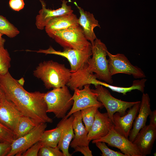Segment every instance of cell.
<instances>
[{"label": "cell", "instance_id": "obj_1", "mask_svg": "<svg viewBox=\"0 0 156 156\" xmlns=\"http://www.w3.org/2000/svg\"><path fill=\"white\" fill-rule=\"evenodd\" d=\"M0 87L6 98L12 103L23 115L39 123L53 122L52 119L47 114L44 93L27 91L18 83L9 71L4 75H0Z\"/></svg>", "mask_w": 156, "mask_h": 156}, {"label": "cell", "instance_id": "obj_2", "mask_svg": "<svg viewBox=\"0 0 156 156\" xmlns=\"http://www.w3.org/2000/svg\"><path fill=\"white\" fill-rule=\"evenodd\" d=\"M71 73L64 64L50 60L40 63L33 71L34 75L41 79L48 89L66 85Z\"/></svg>", "mask_w": 156, "mask_h": 156}, {"label": "cell", "instance_id": "obj_3", "mask_svg": "<svg viewBox=\"0 0 156 156\" xmlns=\"http://www.w3.org/2000/svg\"><path fill=\"white\" fill-rule=\"evenodd\" d=\"M92 57L87 63V68L90 73H95L97 79L108 84L113 82L107 58L108 51L105 44L97 38L91 45Z\"/></svg>", "mask_w": 156, "mask_h": 156}, {"label": "cell", "instance_id": "obj_4", "mask_svg": "<svg viewBox=\"0 0 156 156\" xmlns=\"http://www.w3.org/2000/svg\"><path fill=\"white\" fill-rule=\"evenodd\" d=\"M72 96L66 85L44 93L47 113H53L57 118H65L73 105Z\"/></svg>", "mask_w": 156, "mask_h": 156}, {"label": "cell", "instance_id": "obj_5", "mask_svg": "<svg viewBox=\"0 0 156 156\" xmlns=\"http://www.w3.org/2000/svg\"><path fill=\"white\" fill-rule=\"evenodd\" d=\"M53 39L64 49L81 50L92 45L79 25L56 31Z\"/></svg>", "mask_w": 156, "mask_h": 156}, {"label": "cell", "instance_id": "obj_6", "mask_svg": "<svg viewBox=\"0 0 156 156\" xmlns=\"http://www.w3.org/2000/svg\"><path fill=\"white\" fill-rule=\"evenodd\" d=\"M91 45L81 50L65 49L62 51H57L50 46L47 49L31 51L46 55L53 54L66 58L69 62L70 70L72 73L77 71L85 64L87 63L92 55Z\"/></svg>", "mask_w": 156, "mask_h": 156}, {"label": "cell", "instance_id": "obj_7", "mask_svg": "<svg viewBox=\"0 0 156 156\" xmlns=\"http://www.w3.org/2000/svg\"><path fill=\"white\" fill-rule=\"evenodd\" d=\"M92 91L97 95V100L106 108L109 116L113 122L114 114L118 113L121 116L126 113L127 109L130 108L138 101L127 102L117 99L111 94L109 91L102 86L98 85Z\"/></svg>", "mask_w": 156, "mask_h": 156}, {"label": "cell", "instance_id": "obj_8", "mask_svg": "<svg viewBox=\"0 0 156 156\" xmlns=\"http://www.w3.org/2000/svg\"><path fill=\"white\" fill-rule=\"evenodd\" d=\"M108 68L110 75L112 76L118 73L132 75L135 79L146 77L144 72L140 68L132 65L123 54L117 53L114 55L107 51Z\"/></svg>", "mask_w": 156, "mask_h": 156}, {"label": "cell", "instance_id": "obj_9", "mask_svg": "<svg viewBox=\"0 0 156 156\" xmlns=\"http://www.w3.org/2000/svg\"><path fill=\"white\" fill-rule=\"evenodd\" d=\"M102 142L119 149L127 156H142L133 142L113 128L105 136L92 140V143Z\"/></svg>", "mask_w": 156, "mask_h": 156}, {"label": "cell", "instance_id": "obj_10", "mask_svg": "<svg viewBox=\"0 0 156 156\" xmlns=\"http://www.w3.org/2000/svg\"><path fill=\"white\" fill-rule=\"evenodd\" d=\"M47 127L46 123L41 122L28 133L16 138L11 144V148L7 156H21L29 148L39 141Z\"/></svg>", "mask_w": 156, "mask_h": 156}, {"label": "cell", "instance_id": "obj_11", "mask_svg": "<svg viewBox=\"0 0 156 156\" xmlns=\"http://www.w3.org/2000/svg\"><path fill=\"white\" fill-rule=\"evenodd\" d=\"M90 84L85 85L81 89H75L72 96L73 105L69 112L64 118H67L74 112L93 106L102 107V103L97 100L96 94L90 88Z\"/></svg>", "mask_w": 156, "mask_h": 156}, {"label": "cell", "instance_id": "obj_12", "mask_svg": "<svg viewBox=\"0 0 156 156\" xmlns=\"http://www.w3.org/2000/svg\"><path fill=\"white\" fill-rule=\"evenodd\" d=\"M140 103V101H138L123 116H121L118 112L113 115L114 128L127 138H128L134 120L138 114Z\"/></svg>", "mask_w": 156, "mask_h": 156}, {"label": "cell", "instance_id": "obj_13", "mask_svg": "<svg viewBox=\"0 0 156 156\" xmlns=\"http://www.w3.org/2000/svg\"><path fill=\"white\" fill-rule=\"evenodd\" d=\"M114 127L113 122L107 112L101 113L98 109L91 129L88 132V140L90 142L107 135Z\"/></svg>", "mask_w": 156, "mask_h": 156}, {"label": "cell", "instance_id": "obj_14", "mask_svg": "<svg viewBox=\"0 0 156 156\" xmlns=\"http://www.w3.org/2000/svg\"><path fill=\"white\" fill-rule=\"evenodd\" d=\"M156 138V128L148 125L142 128L133 142L142 156L151 154Z\"/></svg>", "mask_w": 156, "mask_h": 156}, {"label": "cell", "instance_id": "obj_15", "mask_svg": "<svg viewBox=\"0 0 156 156\" xmlns=\"http://www.w3.org/2000/svg\"><path fill=\"white\" fill-rule=\"evenodd\" d=\"M40 1L42 8L39 11V14L36 18V25L39 29L42 30L44 29L48 23L54 18L73 12L71 7L67 5V2L65 0H62L61 7L56 10L47 9L45 2L42 0Z\"/></svg>", "mask_w": 156, "mask_h": 156}, {"label": "cell", "instance_id": "obj_16", "mask_svg": "<svg viewBox=\"0 0 156 156\" xmlns=\"http://www.w3.org/2000/svg\"><path fill=\"white\" fill-rule=\"evenodd\" d=\"M23 115L14 104L6 98L0 105V122L15 134L19 120Z\"/></svg>", "mask_w": 156, "mask_h": 156}, {"label": "cell", "instance_id": "obj_17", "mask_svg": "<svg viewBox=\"0 0 156 156\" xmlns=\"http://www.w3.org/2000/svg\"><path fill=\"white\" fill-rule=\"evenodd\" d=\"M74 118L72 114L67 118H62L57 125L60 133V139L57 146L64 156H72L69 152V148L74 137L72 125Z\"/></svg>", "mask_w": 156, "mask_h": 156}, {"label": "cell", "instance_id": "obj_18", "mask_svg": "<svg viewBox=\"0 0 156 156\" xmlns=\"http://www.w3.org/2000/svg\"><path fill=\"white\" fill-rule=\"evenodd\" d=\"M151 110L150 99L148 94L143 93L140 101L138 114L137 115L133 123V127L130 131L129 140L133 142L140 130L146 125L148 116Z\"/></svg>", "mask_w": 156, "mask_h": 156}, {"label": "cell", "instance_id": "obj_19", "mask_svg": "<svg viewBox=\"0 0 156 156\" xmlns=\"http://www.w3.org/2000/svg\"><path fill=\"white\" fill-rule=\"evenodd\" d=\"M78 18L73 13L58 16L50 20L45 26V31L51 38L53 39L57 31L79 25Z\"/></svg>", "mask_w": 156, "mask_h": 156}, {"label": "cell", "instance_id": "obj_20", "mask_svg": "<svg viewBox=\"0 0 156 156\" xmlns=\"http://www.w3.org/2000/svg\"><path fill=\"white\" fill-rule=\"evenodd\" d=\"M74 3L78 9L80 14L78 23L81 27L85 37L92 45L97 38L94 31V28L96 27L100 28L99 21L95 18L92 13L84 11L78 6L76 2Z\"/></svg>", "mask_w": 156, "mask_h": 156}, {"label": "cell", "instance_id": "obj_21", "mask_svg": "<svg viewBox=\"0 0 156 156\" xmlns=\"http://www.w3.org/2000/svg\"><path fill=\"white\" fill-rule=\"evenodd\" d=\"M73 114L74 116L72 125L74 137L70 146L73 148L78 146H89L90 142L88 139V132L83 124L81 111Z\"/></svg>", "mask_w": 156, "mask_h": 156}, {"label": "cell", "instance_id": "obj_22", "mask_svg": "<svg viewBox=\"0 0 156 156\" xmlns=\"http://www.w3.org/2000/svg\"><path fill=\"white\" fill-rule=\"evenodd\" d=\"M60 137V130L57 127L44 131L42 133L40 140L42 146L56 147L57 146Z\"/></svg>", "mask_w": 156, "mask_h": 156}, {"label": "cell", "instance_id": "obj_23", "mask_svg": "<svg viewBox=\"0 0 156 156\" xmlns=\"http://www.w3.org/2000/svg\"><path fill=\"white\" fill-rule=\"evenodd\" d=\"M40 123L30 117L22 115L18 124L15 133L16 138L28 133Z\"/></svg>", "mask_w": 156, "mask_h": 156}, {"label": "cell", "instance_id": "obj_24", "mask_svg": "<svg viewBox=\"0 0 156 156\" xmlns=\"http://www.w3.org/2000/svg\"><path fill=\"white\" fill-rule=\"evenodd\" d=\"M146 80L144 78H142L141 80H135L133 81L132 86L127 87L112 86L103 82H102L101 85L109 88L113 91L122 93L123 95H125L127 92L135 90H137L142 92H144Z\"/></svg>", "mask_w": 156, "mask_h": 156}, {"label": "cell", "instance_id": "obj_25", "mask_svg": "<svg viewBox=\"0 0 156 156\" xmlns=\"http://www.w3.org/2000/svg\"><path fill=\"white\" fill-rule=\"evenodd\" d=\"M101 107L98 105L90 107L80 110L82 121L86 130L89 131L94 122L96 111Z\"/></svg>", "mask_w": 156, "mask_h": 156}, {"label": "cell", "instance_id": "obj_26", "mask_svg": "<svg viewBox=\"0 0 156 156\" xmlns=\"http://www.w3.org/2000/svg\"><path fill=\"white\" fill-rule=\"evenodd\" d=\"M0 33L3 35L12 38L18 35L20 31L6 18L0 15Z\"/></svg>", "mask_w": 156, "mask_h": 156}, {"label": "cell", "instance_id": "obj_27", "mask_svg": "<svg viewBox=\"0 0 156 156\" xmlns=\"http://www.w3.org/2000/svg\"><path fill=\"white\" fill-rule=\"evenodd\" d=\"M11 60L7 50L4 47H0V75H4L8 72Z\"/></svg>", "mask_w": 156, "mask_h": 156}, {"label": "cell", "instance_id": "obj_28", "mask_svg": "<svg viewBox=\"0 0 156 156\" xmlns=\"http://www.w3.org/2000/svg\"><path fill=\"white\" fill-rule=\"evenodd\" d=\"M16 139L14 133L0 122V142L11 144Z\"/></svg>", "mask_w": 156, "mask_h": 156}, {"label": "cell", "instance_id": "obj_29", "mask_svg": "<svg viewBox=\"0 0 156 156\" xmlns=\"http://www.w3.org/2000/svg\"><path fill=\"white\" fill-rule=\"evenodd\" d=\"M38 156H64L57 147L42 146L39 151Z\"/></svg>", "mask_w": 156, "mask_h": 156}, {"label": "cell", "instance_id": "obj_30", "mask_svg": "<svg viewBox=\"0 0 156 156\" xmlns=\"http://www.w3.org/2000/svg\"><path fill=\"white\" fill-rule=\"evenodd\" d=\"M95 144L101 151L102 154L101 155L102 156H127L122 153L115 151L110 149L105 142H99Z\"/></svg>", "mask_w": 156, "mask_h": 156}, {"label": "cell", "instance_id": "obj_31", "mask_svg": "<svg viewBox=\"0 0 156 156\" xmlns=\"http://www.w3.org/2000/svg\"><path fill=\"white\" fill-rule=\"evenodd\" d=\"M41 145L38 141L29 148L21 155V156H38V154Z\"/></svg>", "mask_w": 156, "mask_h": 156}, {"label": "cell", "instance_id": "obj_32", "mask_svg": "<svg viewBox=\"0 0 156 156\" xmlns=\"http://www.w3.org/2000/svg\"><path fill=\"white\" fill-rule=\"evenodd\" d=\"M9 4L12 10L17 11L23 9L25 5L23 0H10Z\"/></svg>", "mask_w": 156, "mask_h": 156}, {"label": "cell", "instance_id": "obj_33", "mask_svg": "<svg viewBox=\"0 0 156 156\" xmlns=\"http://www.w3.org/2000/svg\"><path fill=\"white\" fill-rule=\"evenodd\" d=\"M74 153L80 152L84 156H92V151L90 149L89 146H78L74 148Z\"/></svg>", "mask_w": 156, "mask_h": 156}, {"label": "cell", "instance_id": "obj_34", "mask_svg": "<svg viewBox=\"0 0 156 156\" xmlns=\"http://www.w3.org/2000/svg\"><path fill=\"white\" fill-rule=\"evenodd\" d=\"M11 144L0 142V156H7L11 148Z\"/></svg>", "mask_w": 156, "mask_h": 156}, {"label": "cell", "instance_id": "obj_35", "mask_svg": "<svg viewBox=\"0 0 156 156\" xmlns=\"http://www.w3.org/2000/svg\"><path fill=\"white\" fill-rule=\"evenodd\" d=\"M149 116L150 118L149 125L156 128V110H155L151 111Z\"/></svg>", "mask_w": 156, "mask_h": 156}, {"label": "cell", "instance_id": "obj_36", "mask_svg": "<svg viewBox=\"0 0 156 156\" xmlns=\"http://www.w3.org/2000/svg\"><path fill=\"white\" fill-rule=\"evenodd\" d=\"M5 98L4 94L0 87V105Z\"/></svg>", "mask_w": 156, "mask_h": 156}, {"label": "cell", "instance_id": "obj_37", "mask_svg": "<svg viewBox=\"0 0 156 156\" xmlns=\"http://www.w3.org/2000/svg\"><path fill=\"white\" fill-rule=\"evenodd\" d=\"M2 35H3L0 33V47H4L5 42V39L2 37Z\"/></svg>", "mask_w": 156, "mask_h": 156}, {"label": "cell", "instance_id": "obj_38", "mask_svg": "<svg viewBox=\"0 0 156 156\" xmlns=\"http://www.w3.org/2000/svg\"><path fill=\"white\" fill-rule=\"evenodd\" d=\"M18 83L21 86H23L25 83V80L23 77H22L20 79L17 80Z\"/></svg>", "mask_w": 156, "mask_h": 156}]
</instances>
